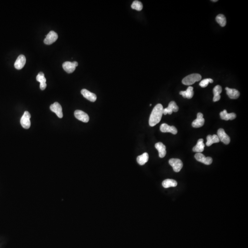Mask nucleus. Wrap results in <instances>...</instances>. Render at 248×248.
Returning a JSON list of instances; mask_svg holds the SVG:
<instances>
[{
    "label": "nucleus",
    "instance_id": "f257e3e1",
    "mask_svg": "<svg viewBox=\"0 0 248 248\" xmlns=\"http://www.w3.org/2000/svg\"><path fill=\"white\" fill-rule=\"evenodd\" d=\"M163 110L162 105L159 103L154 107L150 115L149 120V124L150 126L153 127L155 126L160 122L163 114Z\"/></svg>",
    "mask_w": 248,
    "mask_h": 248
},
{
    "label": "nucleus",
    "instance_id": "f03ea898",
    "mask_svg": "<svg viewBox=\"0 0 248 248\" xmlns=\"http://www.w3.org/2000/svg\"><path fill=\"white\" fill-rule=\"evenodd\" d=\"M202 77L200 74H192L188 75L184 78L182 83V84L187 86H190L195 83V82L200 81Z\"/></svg>",
    "mask_w": 248,
    "mask_h": 248
},
{
    "label": "nucleus",
    "instance_id": "7ed1b4c3",
    "mask_svg": "<svg viewBox=\"0 0 248 248\" xmlns=\"http://www.w3.org/2000/svg\"><path fill=\"white\" fill-rule=\"evenodd\" d=\"M169 163L172 167L174 171L176 172H180L183 167L182 162L178 159H171L169 160Z\"/></svg>",
    "mask_w": 248,
    "mask_h": 248
},
{
    "label": "nucleus",
    "instance_id": "20e7f679",
    "mask_svg": "<svg viewBox=\"0 0 248 248\" xmlns=\"http://www.w3.org/2000/svg\"><path fill=\"white\" fill-rule=\"evenodd\" d=\"M31 115L29 112L25 111L20 120L21 125L25 129H28L31 125L30 119Z\"/></svg>",
    "mask_w": 248,
    "mask_h": 248
},
{
    "label": "nucleus",
    "instance_id": "39448f33",
    "mask_svg": "<svg viewBox=\"0 0 248 248\" xmlns=\"http://www.w3.org/2000/svg\"><path fill=\"white\" fill-rule=\"evenodd\" d=\"M78 65V63L76 61L73 62L67 61L64 62L63 64V68L66 72L68 73H72L76 70V67Z\"/></svg>",
    "mask_w": 248,
    "mask_h": 248
},
{
    "label": "nucleus",
    "instance_id": "423d86ee",
    "mask_svg": "<svg viewBox=\"0 0 248 248\" xmlns=\"http://www.w3.org/2000/svg\"><path fill=\"white\" fill-rule=\"evenodd\" d=\"M194 157L198 162L202 163L206 165H210L212 163L213 161L212 158L210 157H205V155L201 153H196Z\"/></svg>",
    "mask_w": 248,
    "mask_h": 248
},
{
    "label": "nucleus",
    "instance_id": "0eeeda50",
    "mask_svg": "<svg viewBox=\"0 0 248 248\" xmlns=\"http://www.w3.org/2000/svg\"><path fill=\"white\" fill-rule=\"evenodd\" d=\"M217 136L220 140V141H221L225 144H229L230 142V138L226 133L224 130L222 128H220L218 130Z\"/></svg>",
    "mask_w": 248,
    "mask_h": 248
},
{
    "label": "nucleus",
    "instance_id": "6e6552de",
    "mask_svg": "<svg viewBox=\"0 0 248 248\" xmlns=\"http://www.w3.org/2000/svg\"><path fill=\"white\" fill-rule=\"evenodd\" d=\"M58 38L57 33L53 31H50L44 40V43L46 45H51L55 42Z\"/></svg>",
    "mask_w": 248,
    "mask_h": 248
},
{
    "label": "nucleus",
    "instance_id": "1a4fd4ad",
    "mask_svg": "<svg viewBox=\"0 0 248 248\" xmlns=\"http://www.w3.org/2000/svg\"><path fill=\"white\" fill-rule=\"evenodd\" d=\"M74 116L78 120L82 122L87 123L89 120V117L87 113L80 110H76L74 113Z\"/></svg>",
    "mask_w": 248,
    "mask_h": 248
},
{
    "label": "nucleus",
    "instance_id": "9d476101",
    "mask_svg": "<svg viewBox=\"0 0 248 248\" xmlns=\"http://www.w3.org/2000/svg\"><path fill=\"white\" fill-rule=\"evenodd\" d=\"M179 110V107L177 105L175 102L171 101L169 104L168 106L165 109H164L163 114L167 115V114L171 115L173 112H177Z\"/></svg>",
    "mask_w": 248,
    "mask_h": 248
},
{
    "label": "nucleus",
    "instance_id": "9b49d317",
    "mask_svg": "<svg viewBox=\"0 0 248 248\" xmlns=\"http://www.w3.org/2000/svg\"><path fill=\"white\" fill-rule=\"evenodd\" d=\"M50 110L52 112L55 113L58 118H62L63 117L62 107L58 102H55L51 105L50 106Z\"/></svg>",
    "mask_w": 248,
    "mask_h": 248
},
{
    "label": "nucleus",
    "instance_id": "f8f14e48",
    "mask_svg": "<svg viewBox=\"0 0 248 248\" xmlns=\"http://www.w3.org/2000/svg\"><path fill=\"white\" fill-rule=\"evenodd\" d=\"M205 121V119L203 118V115L202 113H198L197 119L193 120L192 125L194 128H200L204 125Z\"/></svg>",
    "mask_w": 248,
    "mask_h": 248
},
{
    "label": "nucleus",
    "instance_id": "ddd939ff",
    "mask_svg": "<svg viewBox=\"0 0 248 248\" xmlns=\"http://www.w3.org/2000/svg\"><path fill=\"white\" fill-rule=\"evenodd\" d=\"M160 130L162 132H170L174 135L177 133V130L174 126H170L164 123L160 125Z\"/></svg>",
    "mask_w": 248,
    "mask_h": 248
},
{
    "label": "nucleus",
    "instance_id": "4468645a",
    "mask_svg": "<svg viewBox=\"0 0 248 248\" xmlns=\"http://www.w3.org/2000/svg\"><path fill=\"white\" fill-rule=\"evenodd\" d=\"M81 93L85 98L90 101L94 102L97 100V96L96 94L90 92L87 89H83L81 91Z\"/></svg>",
    "mask_w": 248,
    "mask_h": 248
},
{
    "label": "nucleus",
    "instance_id": "2eb2a0df",
    "mask_svg": "<svg viewBox=\"0 0 248 248\" xmlns=\"http://www.w3.org/2000/svg\"><path fill=\"white\" fill-rule=\"evenodd\" d=\"M26 63V58L24 55H20L18 57L14 63V67L16 69H22Z\"/></svg>",
    "mask_w": 248,
    "mask_h": 248
},
{
    "label": "nucleus",
    "instance_id": "dca6fc26",
    "mask_svg": "<svg viewBox=\"0 0 248 248\" xmlns=\"http://www.w3.org/2000/svg\"><path fill=\"white\" fill-rule=\"evenodd\" d=\"M155 147L159 152V157L161 158H163L165 157L167 154L166 151V147L165 145L161 142L156 143L155 145Z\"/></svg>",
    "mask_w": 248,
    "mask_h": 248
},
{
    "label": "nucleus",
    "instance_id": "f3484780",
    "mask_svg": "<svg viewBox=\"0 0 248 248\" xmlns=\"http://www.w3.org/2000/svg\"><path fill=\"white\" fill-rule=\"evenodd\" d=\"M36 80L40 82V89L41 90H45L47 87V84H46L47 80L45 77L44 74L42 72H40L36 76Z\"/></svg>",
    "mask_w": 248,
    "mask_h": 248
},
{
    "label": "nucleus",
    "instance_id": "a211bd4d",
    "mask_svg": "<svg viewBox=\"0 0 248 248\" xmlns=\"http://www.w3.org/2000/svg\"><path fill=\"white\" fill-rule=\"evenodd\" d=\"M221 118L222 120H233L236 118V115L235 113H231L228 114L226 110H224L223 111L220 113Z\"/></svg>",
    "mask_w": 248,
    "mask_h": 248
},
{
    "label": "nucleus",
    "instance_id": "6ab92c4d",
    "mask_svg": "<svg viewBox=\"0 0 248 248\" xmlns=\"http://www.w3.org/2000/svg\"><path fill=\"white\" fill-rule=\"evenodd\" d=\"M225 89L226 94L231 99H237L239 97V92L236 89H231L229 87H226Z\"/></svg>",
    "mask_w": 248,
    "mask_h": 248
},
{
    "label": "nucleus",
    "instance_id": "aec40b11",
    "mask_svg": "<svg viewBox=\"0 0 248 248\" xmlns=\"http://www.w3.org/2000/svg\"><path fill=\"white\" fill-rule=\"evenodd\" d=\"M204 140L200 139L198 141L197 143L192 149V151L196 153H201L203 152L205 149V145L204 143Z\"/></svg>",
    "mask_w": 248,
    "mask_h": 248
},
{
    "label": "nucleus",
    "instance_id": "412c9836",
    "mask_svg": "<svg viewBox=\"0 0 248 248\" xmlns=\"http://www.w3.org/2000/svg\"><path fill=\"white\" fill-rule=\"evenodd\" d=\"M213 93H214V97H213V101H218L221 99L220 94L222 92V87L221 86L219 85H217L214 87L213 90Z\"/></svg>",
    "mask_w": 248,
    "mask_h": 248
},
{
    "label": "nucleus",
    "instance_id": "4be33fe9",
    "mask_svg": "<svg viewBox=\"0 0 248 248\" xmlns=\"http://www.w3.org/2000/svg\"><path fill=\"white\" fill-rule=\"evenodd\" d=\"M219 142H220V140L217 135L214 134L213 135H209L207 136V142L206 143V146L209 147L213 144L218 143Z\"/></svg>",
    "mask_w": 248,
    "mask_h": 248
},
{
    "label": "nucleus",
    "instance_id": "5701e85b",
    "mask_svg": "<svg viewBox=\"0 0 248 248\" xmlns=\"http://www.w3.org/2000/svg\"><path fill=\"white\" fill-rule=\"evenodd\" d=\"M180 94L182 95L184 98L191 99L194 95L193 88L192 87H189L186 91L180 92Z\"/></svg>",
    "mask_w": 248,
    "mask_h": 248
},
{
    "label": "nucleus",
    "instance_id": "b1692460",
    "mask_svg": "<svg viewBox=\"0 0 248 248\" xmlns=\"http://www.w3.org/2000/svg\"><path fill=\"white\" fill-rule=\"evenodd\" d=\"M149 156L147 153H144L142 155H139L137 157L136 161L138 163L141 165H144L149 160Z\"/></svg>",
    "mask_w": 248,
    "mask_h": 248
},
{
    "label": "nucleus",
    "instance_id": "393cba45",
    "mask_svg": "<svg viewBox=\"0 0 248 248\" xmlns=\"http://www.w3.org/2000/svg\"><path fill=\"white\" fill-rule=\"evenodd\" d=\"M177 185V181L173 179H167L162 182V186L165 188L169 187H175Z\"/></svg>",
    "mask_w": 248,
    "mask_h": 248
},
{
    "label": "nucleus",
    "instance_id": "a878e982",
    "mask_svg": "<svg viewBox=\"0 0 248 248\" xmlns=\"http://www.w3.org/2000/svg\"><path fill=\"white\" fill-rule=\"evenodd\" d=\"M216 22L221 27H224L226 26V20L225 16L224 15L221 14L218 15L216 16Z\"/></svg>",
    "mask_w": 248,
    "mask_h": 248
},
{
    "label": "nucleus",
    "instance_id": "bb28decb",
    "mask_svg": "<svg viewBox=\"0 0 248 248\" xmlns=\"http://www.w3.org/2000/svg\"><path fill=\"white\" fill-rule=\"evenodd\" d=\"M131 7L132 9L139 11L143 9V4L139 1H135L131 4Z\"/></svg>",
    "mask_w": 248,
    "mask_h": 248
},
{
    "label": "nucleus",
    "instance_id": "cd10ccee",
    "mask_svg": "<svg viewBox=\"0 0 248 248\" xmlns=\"http://www.w3.org/2000/svg\"><path fill=\"white\" fill-rule=\"evenodd\" d=\"M213 82V80L211 79H204V80H202L200 82V86L201 87H207L208 86V84L211 83H212Z\"/></svg>",
    "mask_w": 248,
    "mask_h": 248
},
{
    "label": "nucleus",
    "instance_id": "c85d7f7f",
    "mask_svg": "<svg viewBox=\"0 0 248 248\" xmlns=\"http://www.w3.org/2000/svg\"><path fill=\"white\" fill-rule=\"evenodd\" d=\"M213 1V2H216V1H218L217 0H213V1Z\"/></svg>",
    "mask_w": 248,
    "mask_h": 248
}]
</instances>
